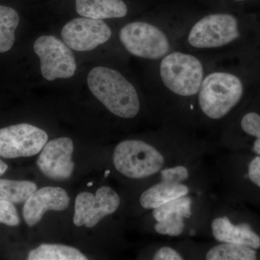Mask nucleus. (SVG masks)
Returning <instances> with one entry per match:
<instances>
[{
    "label": "nucleus",
    "instance_id": "obj_1",
    "mask_svg": "<svg viewBox=\"0 0 260 260\" xmlns=\"http://www.w3.org/2000/svg\"><path fill=\"white\" fill-rule=\"evenodd\" d=\"M88 88L98 100L114 115L132 119L140 111V100L135 87L116 70L94 68L89 73Z\"/></svg>",
    "mask_w": 260,
    "mask_h": 260
},
{
    "label": "nucleus",
    "instance_id": "obj_2",
    "mask_svg": "<svg viewBox=\"0 0 260 260\" xmlns=\"http://www.w3.org/2000/svg\"><path fill=\"white\" fill-rule=\"evenodd\" d=\"M243 91L242 81L236 75L224 72L210 73L198 92L200 109L209 119H222L240 102Z\"/></svg>",
    "mask_w": 260,
    "mask_h": 260
},
{
    "label": "nucleus",
    "instance_id": "obj_3",
    "mask_svg": "<svg viewBox=\"0 0 260 260\" xmlns=\"http://www.w3.org/2000/svg\"><path fill=\"white\" fill-rule=\"evenodd\" d=\"M113 162L116 170L130 179H144L158 174L164 169V153L142 140L121 142L114 150Z\"/></svg>",
    "mask_w": 260,
    "mask_h": 260
},
{
    "label": "nucleus",
    "instance_id": "obj_4",
    "mask_svg": "<svg viewBox=\"0 0 260 260\" xmlns=\"http://www.w3.org/2000/svg\"><path fill=\"white\" fill-rule=\"evenodd\" d=\"M201 61L186 53H171L164 56L160 65L162 83L172 93L189 97L199 92L203 80Z\"/></svg>",
    "mask_w": 260,
    "mask_h": 260
},
{
    "label": "nucleus",
    "instance_id": "obj_5",
    "mask_svg": "<svg viewBox=\"0 0 260 260\" xmlns=\"http://www.w3.org/2000/svg\"><path fill=\"white\" fill-rule=\"evenodd\" d=\"M119 39L130 54L148 59H158L170 50L167 35L145 22L126 24L119 31Z\"/></svg>",
    "mask_w": 260,
    "mask_h": 260
},
{
    "label": "nucleus",
    "instance_id": "obj_6",
    "mask_svg": "<svg viewBox=\"0 0 260 260\" xmlns=\"http://www.w3.org/2000/svg\"><path fill=\"white\" fill-rule=\"evenodd\" d=\"M40 59L41 72L49 81L67 79L75 75L77 69L74 54L70 47L54 36H42L34 44Z\"/></svg>",
    "mask_w": 260,
    "mask_h": 260
},
{
    "label": "nucleus",
    "instance_id": "obj_7",
    "mask_svg": "<svg viewBox=\"0 0 260 260\" xmlns=\"http://www.w3.org/2000/svg\"><path fill=\"white\" fill-rule=\"evenodd\" d=\"M239 37V25L235 17L229 14L207 15L193 25L188 42L198 49L223 47Z\"/></svg>",
    "mask_w": 260,
    "mask_h": 260
},
{
    "label": "nucleus",
    "instance_id": "obj_8",
    "mask_svg": "<svg viewBox=\"0 0 260 260\" xmlns=\"http://www.w3.org/2000/svg\"><path fill=\"white\" fill-rule=\"evenodd\" d=\"M45 131L31 124H19L0 129V157L18 158L37 155L47 144Z\"/></svg>",
    "mask_w": 260,
    "mask_h": 260
},
{
    "label": "nucleus",
    "instance_id": "obj_9",
    "mask_svg": "<svg viewBox=\"0 0 260 260\" xmlns=\"http://www.w3.org/2000/svg\"><path fill=\"white\" fill-rule=\"evenodd\" d=\"M120 198L109 186H102L95 195L82 192L75 200L73 223L77 226H95L102 219L116 211L120 205Z\"/></svg>",
    "mask_w": 260,
    "mask_h": 260
},
{
    "label": "nucleus",
    "instance_id": "obj_10",
    "mask_svg": "<svg viewBox=\"0 0 260 260\" xmlns=\"http://www.w3.org/2000/svg\"><path fill=\"white\" fill-rule=\"evenodd\" d=\"M63 42L78 51L93 50L112 37V30L103 20L78 18L70 20L61 30Z\"/></svg>",
    "mask_w": 260,
    "mask_h": 260
},
{
    "label": "nucleus",
    "instance_id": "obj_11",
    "mask_svg": "<svg viewBox=\"0 0 260 260\" xmlns=\"http://www.w3.org/2000/svg\"><path fill=\"white\" fill-rule=\"evenodd\" d=\"M74 145L69 138H56L48 142L37 160V166L46 177L64 180L71 177L75 164L72 160Z\"/></svg>",
    "mask_w": 260,
    "mask_h": 260
},
{
    "label": "nucleus",
    "instance_id": "obj_12",
    "mask_svg": "<svg viewBox=\"0 0 260 260\" xmlns=\"http://www.w3.org/2000/svg\"><path fill=\"white\" fill-rule=\"evenodd\" d=\"M70 198L61 187L41 188L37 189L25 202L23 215L28 226L32 227L41 221L48 210L62 211L68 208Z\"/></svg>",
    "mask_w": 260,
    "mask_h": 260
},
{
    "label": "nucleus",
    "instance_id": "obj_13",
    "mask_svg": "<svg viewBox=\"0 0 260 260\" xmlns=\"http://www.w3.org/2000/svg\"><path fill=\"white\" fill-rule=\"evenodd\" d=\"M191 207L192 199L187 194L153 209L155 232L172 237L181 235L185 229L184 219L190 218L192 214Z\"/></svg>",
    "mask_w": 260,
    "mask_h": 260
},
{
    "label": "nucleus",
    "instance_id": "obj_14",
    "mask_svg": "<svg viewBox=\"0 0 260 260\" xmlns=\"http://www.w3.org/2000/svg\"><path fill=\"white\" fill-rule=\"evenodd\" d=\"M211 231L214 239L220 243L260 248V237L248 223L234 225L227 216L217 217L212 221Z\"/></svg>",
    "mask_w": 260,
    "mask_h": 260
},
{
    "label": "nucleus",
    "instance_id": "obj_15",
    "mask_svg": "<svg viewBox=\"0 0 260 260\" xmlns=\"http://www.w3.org/2000/svg\"><path fill=\"white\" fill-rule=\"evenodd\" d=\"M189 186L184 183L174 182L160 179V182L146 189L140 198L143 208L153 210L189 193Z\"/></svg>",
    "mask_w": 260,
    "mask_h": 260
},
{
    "label": "nucleus",
    "instance_id": "obj_16",
    "mask_svg": "<svg viewBox=\"0 0 260 260\" xmlns=\"http://www.w3.org/2000/svg\"><path fill=\"white\" fill-rule=\"evenodd\" d=\"M75 6L80 16L96 20L123 18L128 12L123 0H76Z\"/></svg>",
    "mask_w": 260,
    "mask_h": 260
},
{
    "label": "nucleus",
    "instance_id": "obj_17",
    "mask_svg": "<svg viewBox=\"0 0 260 260\" xmlns=\"http://www.w3.org/2000/svg\"><path fill=\"white\" fill-rule=\"evenodd\" d=\"M28 260H86L78 249L60 244H42L30 251Z\"/></svg>",
    "mask_w": 260,
    "mask_h": 260
},
{
    "label": "nucleus",
    "instance_id": "obj_18",
    "mask_svg": "<svg viewBox=\"0 0 260 260\" xmlns=\"http://www.w3.org/2000/svg\"><path fill=\"white\" fill-rule=\"evenodd\" d=\"M208 260H255L256 249L232 243H220L207 252Z\"/></svg>",
    "mask_w": 260,
    "mask_h": 260
},
{
    "label": "nucleus",
    "instance_id": "obj_19",
    "mask_svg": "<svg viewBox=\"0 0 260 260\" xmlns=\"http://www.w3.org/2000/svg\"><path fill=\"white\" fill-rule=\"evenodd\" d=\"M37 189V184L32 181L0 179V200L13 204L25 203Z\"/></svg>",
    "mask_w": 260,
    "mask_h": 260
},
{
    "label": "nucleus",
    "instance_id": "obj_20",
    "mask_svg": "<svg viewBox=\"0 0 260 260\" xmlns=\"http://www.w3.org/2000/svg\"><path fill=\"white\" fill-rule=\"evenodd\" d=\"M19 21V15L14 9L0 5V53L7 52L13 47Z\"/></svg>",
    "mask_w": 260,
    "mask_h": 260
},
{
    "label": "nucleus",
    "instance_id": "obj_21",
    "mask_svg": "<svg viewBox=\"0 0 260 260\" xmlns=\"http://www.w3.org/2000/svg\"><path fill=\"white\" fill-rule=\"evenodd\" d=\"M241 126L246 134L255 138L252 150L260 156V115L257 113L249 112L243 116Z\"/></svg>",
    "mask_w": 260,
    "mask_h": 260
},
{
    "label": "nucleus",
    "instance_id": "obj_22",
    "mask_svg": "<svg viewBox=\"0 0 260 260\" xmlns=\"http://www.w3.org/2000/svg\"><path fill=\"white\" fill-rule=\"evenodd\" d=\"M0 223L9 226H17L20 224L18 211L13 203L0 200Z\"/></svg>",
    "mask_w": 260,
    "mask_h": 260
},
{
    "label": "nucleus",
    "instance_id": "obj_23",
    "mask_svg": "<svg viewBox=\"0 0 260 260\" xmlns=\"http://www.w3.org/2000/svg\"><path fill=\"white\" fill-rule=\"evenodd\" d=\"M159 173L160 179L174 182H184L189 177V169L183 165L164 168Z\"/></svg>",
    "mask_w": 260,
    "mask_h": 260
},
{
    "label": "nucleus",
    "instance_id": "obj_24",
    "mask_svg": "<svg viewBox=\"0 0 260 260\" xmlns=\"http://www.w3.org/2000/svg\"><path fill=\"white\" fill-rule=\"evenodd\" d=\"M154 260H183L184 256L179 251L170 246H162L155 251L153 256Z\"/></svg>",
    "mask_w": 260,
    "mask_h": 260
},
{
    "label": "nucleus",
    "instance_id": "obj_25",
    "mask_svg": "<svg viewBox=\"0 0 260 260\" xmlns=\"http://www.w3.org/2000/svg\"><path fill=\"white\" fill-rule=\"evenodd\" d=\"M248 177L253 184L260 188V156L254 157L248 167Z\"/></svg>",
    "mask_w": 260,
    "mask_h": 260
},
{
    "label": "nucleus",
    "instance_id": "obj_26",
    "mask_svg": "<svg viewBox=\"0 0 260 260\" xmlns=\"http://www.w3.org/2000/svg\"><path fill=\"white\" fill-rule=\"evenodd\" d=\"M8 167L3 160L0 159V177L3 176L8 170Z\"/></svg>",
    "mask_w": 260,
    "mask_h": 260
},
{
    "label": "nucleus",
    "instance_id": "obj_27",
    "mask_svg": "<svg viewBox=\"0 0 260 260\" xmlns=\"http://www.w3.org/2000/svg\"><path fill=\"white\" fill-rule=\"evenodd\" d=\"M109 173H110V172H109V170H107V172H106V174H105V177H107V174H109Z\"/></svg>",
    "mask_w": 260,
    "mask_h": 260
},
{
    "label": "nucleus",
    "instance_id": "obj_28",
    "mask_svg": "<svg viewBox=\"0 0 260 260\" xmlns=\"http://www.w3.org/2000/svg\"><path fill=\"white\" fill-rule=\"evenodd\" d=\"M92 184H93V183H89V184H88V186H91Z\"/></svg>",
    "mask_w": 260,
    "mask_h": 260
},
{
    "label": "nucleus",
    "instance_id": "obj_29",
    "mask_svg": "<svg viewBox=\"0 0 260 260\" xmlns=\"http://www.w3.org/2000/svg\"><path fill=\"white\" fill-rule=\"evenodd\" d=\"M237 1H242V0H237Z\"/></svg>",
    "mask_w": 260,
    "mask_h": 260
}]
</instances>
